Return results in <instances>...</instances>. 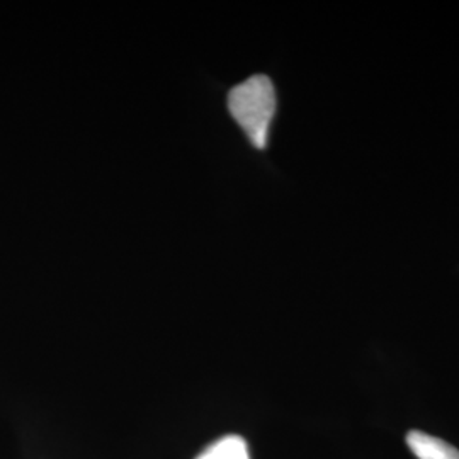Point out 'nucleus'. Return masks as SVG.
Segmentation results:
<instances>
[{"label": "nucleus", "instance_id": "nucleus-3", "mask_svg": "<svg viewBox=\"0 0 459 459\" xmlns=\"http://www.w3.org/2000/svg\"><path fill=\"white\" fill-rule=\"evenodd\" d=\"M196 459H250V455L246 439L231 434L210 444Z\"/></svg>", "mask_w": 459, "mask_h": 459}, {"label": "nucleus", "instance_id": "nucleus-2", "mask_svg": "<svg viewBox=\"0 0 459 459\" xmlns=\"http://www.w3.org/2000/svg\"><path fill=\"white\" fill-rule=\"evenodd\" d=\"M407 444L417 459H459L456 447L420 430L409 432Z\"/></svg>", "mask_w": 459, "mask_h": 459}, {"label": "nucleus", "instance_id": "nucleus-1", "mask_svg": "<svg viewBox=\"0 0 459 459\" xmlns=\"http://www.w3.org/2000/svg\"><path fill=\"white\" fill-rule=\"evenodd\" d=\"M230 113L255 148L267 147L271 121L276 113V91L269 77L252 75L229 94Z\"/></svg>", "mask_w": 459, "mask_h": 459}]
</instances>
